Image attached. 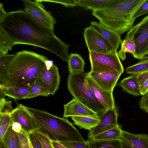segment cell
I'll return each instance as SVG.
<instances>
[{
  "instance_id": "cell-1",
  "label": "cell",
  "mask_w": 148,
  "mask_h": 148,
  "mask_svg": "<svg viewBox=\"0 0 148 148\" xmlns=\"http://www.w3.org/2000/svg\"><path fill=\"white\" fill-rule=\"evenodd\" d=\"M0 42L8 51L17 44L40 47L68 63L70 45L21 9L7 12L0 20Z\"/></svg>"
},
{
  "instance_id": "cell-2",
  "label": "cell",
  "mask_w": 148,
  "mask_h": 148,
  "mask_svg": "<svg viewBox=\"0 0 148 148\" xmlns=\"http://www.w3.org/2000/svg\"><path fill=\"white\" fill-rule=\"evenodd\" d=\"M45 56L23 50L18 52L9 63L0 70V88L31 86L45 68Z\"/></svg>"
},
{
  "instance_id": "cell-3",
  "label": "cell",
  "mask_w": 148,
  "mask_h": 148,
  "mask_svg": "<svg viewBox=\"0 0 148 148\" xmlns=\"http://www.w3.org/2000/svg\"><path fill=\"white\" fill-rule=\"evenodd\" d=\"M146 0H115L110 5L92 14L99 22L120 35L128 32L133 26L134 15Z\"/></svg>"
},
{
  "instance_id": "cell-4",
  "label": "cell",
  "mask_w": 148,
  "mask_h": 148,
  "mask_svg": "<svg viewBox=\"0 0 148 148\" xmlns=\"http://www.w3.org/2000/svg\"><path fill=\"white\" fill-rule=\"evenodd\" d=\"M25 107L41 126L40 130L47 134L51 140L58 142H86L67 119L58 117L45 111Z\"/></svg>"
},
{
  "instance_id": "cell-5",
  "label": "cell",
  "mask_w": 148,
  "mask_h": 148,
  "mask_svg": "<svg viewBox=\"0 0 148 148\" xmlns=\"http://www.w3.org/2000/svg\"><path fill=\"white\" fill-rule=\"evenodd\" d=\"M87 73L84 72L69 74L67 88L73 98L83 104L98 114L107 109L95 97L86 79Z\"/></svg>"
},
{
  "instance_id": "cell-6",
  "label": "cell",
  "mask_w": 148,
  "mask_h": 148,
  "mask_svg": "<svg viewBox=\"0 0 148 148\" xmlns=\"http://www.w3.org/2000/svg\"><path fill=\"white\" fill-rule=\"evenodd\" d=\"M91 71L106 72L116 71L121 73L124 68L118 51L113 53H103L89 51Z\"/></svg>"
},
{
  "instance_id": "cell-7",
  "label": "cell",
  "mask_w": 148,
  "mask_h": 148,
  "mask_svg": "<svg viewBox=\"0 0 148 148\" xmlns=\"http://www.w3.org/2000/svg\"><path fill=\"white\" fill-rule=\"evenodd\" d=\"M25 6L24 10L39 23L53 31L57 23L51 12L47 11L40 0L34 1L22 0Z\"/></svg>"
},
{
  "instance_id": "cell-8",
  "label": "cell",
  "mask_w": 148,
  "mask_h": 148,
  "mask_svg": "<svg viewBox=\"0 0 148 148\" xmlns=\"http://www.w3.org/2000/svg\"><path fill=\"white\" fill-rule=\"evenodd\" d=\"M83 36L89 51L103 53L117 52V50L90 26L85 28Z\"/></svg>"
},
{
  "instance_id": "cell-9",
  "label": "cell",
  "mask_w": 148,
  "mask_h": 148,
  "mask_svg": "<svg viewBox=\"0 0 148 148\" xmlns=\"http://www.w3.org/2000/svg\"><path fill=\"white\" fill-rule=\"evenodd\" d=\"M133 34L136 45V51L132 55L135 58L141 60L148 53V15L130 30Z\"/></svg>"
},
{
  "instance_id": "cell-10",
  "label": "cell",
  "mask_w": 148,
  "mask_h": 148,
  "mask_svg": "<svg viewBox=\"0 0 148 148\" xmlns=\"http://www.w3.org/2000/svg\"><path fill=\"white\" fill-rule=\"evenodd\" d=\"M13 122L20 123L23 129L29 134L41 129V126L35 118L26 108L25 106L18 104L11 113Z\"/></svg>"
},
{
  "instance_id": "cell-11",
  "label": "cell",
  "mask_w": 148,
  "mask_h": 148,
  "mask_svg": "<svg viewBox=\"0 0 148 148\" xmlns=\"http://www.w3.org/2000/svg\"><path fill=\"white\" fill-rule=\"evenodd\" d=\"M118 117L115 106L113 108L107 109L99 115V121L97 126L89 131L88 135V139H91L102 132L119 126Z\"/></svg>"
},
{
  "instance_id": "cell-12",
  "label": "cell",
  "mask_w": 148,
  "mask_h": 148,
  "mask_svg": "<svg viewBox=\"0 0 148 148\" xmlns=\"http://www.w3.org/2000/svg\"><path fill=\"white\" fill-rule=\"evenodd\" d=\"M60 80L58 68L54 64L49 70L45 67L39 74L37 79L49 95H52L59 87Z\"/></svg>"
},
{
  "instance_id": "cell-13",
  "label": "cell",
  "mask_w": 148,
  "mask_h": 148,
  "mask_svg": "<svg viewBox=\"0 0 148 148\" xmlns=\"http://www.w3.org/2000/svg\"><path fill=\"white\" fill-rule=\"evenodd\" d=\"M121 74L116 71L106 72L90 71L87 73V75L91 77L100 87L112 92Z\"/></svg>"
},
{
  "instance_id": "cell-14",
  "label": "cell",
  "mask_w": 148,
  "mask_h": 148,
  "mask_svg": "<svg viewBox=\"0 0 148 148\" xmlns=\"http://www.w3.org/2000/svg\"><path fill=\"white\" fill-rule=\"evenodd\" d=\"M63 116H89L98 118L99 114L77 99L73 98L64 106Z\"/></svg>"
},
{
  "instance_id": "cell-15",
  "label": "cell",
  "mask_w": 148,
  "mask_h": 148,
  "mask_svg": "<svg viewBox=\"0 0 148 148\" xmlns=\"http://www.w3.org/2000/svg\"><path fill=\"white\" fill-rule=\"evenodd\" d=\"M86 79L95 97L102 105L107 110L113 108L115 106L112 92L100 87L87 75Z\"/></svg>"
},
{
  "instance_id": "cell-16",
  "label": "cell",
  "mask_w": 148,
  "mask_h": 148,
  "mask_svg": "<svg viewBox=\"0 0 148 148\" xmlns=\"http://www.w3.org/2000/svg\"><path fill=\"white\" fill-rule=\"evenodd\" d=\"M90 26L117 50L122 41L120 35L100 22L92 21L90 23Z\"/></svg>"
},
{
  "instance_id": "cell-17",
  "label": "cell",
  "mask_w": 148,
  "mask_h": 148,
  "mask_svg": "<svg viewBox=\"0 0 148 148\" xmlns=\"http://www.w3.org/2000/svg\"><path fill=\"white\" fill-rule=\"evenodd\" d=\"M121 138L131 148H148V135L146 134H136L122 130Z\"/></svg>"
},
{
  "instance_id": "cell-18",
  "label": "cell",
  "mask_w": 148,
  "mask_h": 148,
  "mask_svg": "<svg viewBox=\"0 0 148 148\" xmlns=\"http://www.w3.org/2000/svg\"><path fill=\"white\" fill-rule=\"evenodd\" d=\"M137 75H132L123 79L119 85L126 92L135 96L141 95L140 86L138 83Z\"/></svg>"
},
{
  "instance_id": "cell-19",
  "label": "cell",
  "mask_w": 148,
  "mask_h": 148,
  "mask_svg": "<svg viewBox=\"0 0 148 148\" xmlns=\"http://www.w3.org/2000/svg\"><path fill=\"white\" fill-rule=\"evenodd\" d=\"M121 49L118 53L119 57L122 60L126 58V53H128L133 55L136 51V45L133 34L129 30L125 38L121 43Z\"/></svg>"
},
{
  "instance_id": "cell-20",
  "label": "cell",
  "mask_w": 148,
  "mask_h": 148,
  "mask_svg": "<svg viewBox=\"0 0 148 148\" xmlns=\"http://www.w3.org/2000/svg\"><path fill=\"white\" fill-rule=\"evenodd\" d=\"M30 87H6L0 88V93L15 100L25 99L28 95Z\"/></svg>"
},
{
  "instance_id": "cell-21",
  "label": "cell",
  "mask_w": 148,
  "mask_h": 148,
  "mask_svg": "<svg viewBox=\"0 0 148 148\" xmlns=\"http://www.w3.org/2000/svg\"><path fill=\"white\" fill-rule=\"evenodd\" d=\"M67 63L70 73L76 74L84 72L85 62L81 56L78 54L71 53L69 55Z\"/></svg>"
},
{
  "instance_id": "cell-22",
  "label": "cell",
  "mask_w": 148,
  "mask_h": 148,
  "mask_svg": "<svg viewBox=\"0 0 148 148\" xmlns=\"http://www.w3.org/2000/svg\"><path fill=\"white\" fill-rule=\"evenodd\" d=\"M115 0H77V5L87 10H97L112 3Z\"/></svg>"
},
{
  "instance_id": "cell-23",
  "label": "cell",
  "mask_w": 148,
  "mask_h": 148,
  "mask_svg": "<svg viewBox=\"0 0 148 148\" xmlns=\"http://www.w3.org/2000/svg\"><path fill=\"white\" fill-rule=\"evenodd\" d=\"M71 118L75 125L80 129L90 130L97 126L99 121L98 118L89 116H73Z\"/></svg>"
},
{
  "instance_id": "cell-24",
  "label": "cell",
  "mask_w": 148,
  "mask_h": 148,
  "mask_svg": "<svg viewBox=\"0 0 148 148\" xmlns=\"http://www.w3.org/2000/svg\"><path fill=\"white\" fill-rule=\"evenodd\" d=\"M90 148H121V139L109 140H95L88 139L86 141Z\"/></svg>"
},
{
  "instance_id": "cell-25",
  "label": "cell",
  "mask_w": 148,
  "mask_h": 148,
  "mask_svg": "<svg viewBox=\"0 0 148 148\" xmlns=\"http://www.w3.org/2000/svg\"><path fill=\"white\" fill-rule=\"evenodd\" d=\"M122 131L119 125L102 132L95 136L92 139L95 140H109L120 139Z\"/></svg>"
},
{
  "instance_id": "cell-26",
  "label": "cell",
  "mask_w": 148,
  "mask_h": 148,
  "mask_svg": "<svg viewBox=\"0 0 148 148\" xmlns=\"http://www.w3.org/2000/svg\"><path fill=\"white\" fill-rule=\"evenodd\" d=\"M126 73L131 75H138L148 72V58L140 60L136 64L128 66L126 69Z\"/></svg>"
},
{
  "instance_id": "cell-27",
  "label": "cell",
  "mask_w": 148,
  "mask_h": 148,
  "mask_svg": "<svg viewBox=\"0 0 148 148\" xmlns=\"http://www.w3.org/2000/svg\"><path fill=\"white\" fill-rule=\"evenodd\" d=\"M0 142L5 148H17L16 133L12 130V126L8 129Z\"/></svg>"
},
{
  "instance_id": "cell-28",
  "label": "cell",
  "mask_w": 148,
  "mask_h": 148,
  "mask_svg": "<svg viewBox=\"0 0 148 148\" xmlns=\"http://www.w3.org/2000/svg\"><path fill=\"white\" fill-rule=\"evenodd\" d=\"M13 123L11 113L0 114V141Z\"/></svg>"
},
{
  "instance_id": "cell-29",
  "label": "cell",
  "mask_w": 148,
  "mask_h": 148,
  "mask_svg": "<svg viewBox=\"0 0 148 148\" xmlns=\"http://www.w3.org/2000/svg\"><path fill=\"white\" fill-rule=\"evenodd\" d=\"M49 95L47 90L37 81L30 87L28 95L25 99H31L38 96L48 97Z\"/></svg>"
},
{
  "instance_id": "cell-30",
  "label": "cell",
  "mask_w": 148,
  "mask_h": 148,
  "mask_svg": "<svg viewBox=\"0 0 148 148\" xmlns=\"http://www.w3.org/2000/svg\"><path fill=\"white\" fill-rule=\"evenodd\" d=\"M17 148H33L29 134L23 130L19 133H16Z\"/></svg>"
},
{
  "instance_id": "cell-31",
  "label": "cell",
  "mask_w": 148,
  "mask_h": 148,
  "mask_svg": "<svg viewBox=\"0 0 148 148\" xmlns=\"http://www.w3.org/2000/svg\"><path fill=\"white\" fill-rule=\"evenodd\" d=\"M40 142L42 148H53L51 139L48 135L40 130H37L33 133Z\"/></svg>"
},
{
  "instance_id": "cell-32",
  "label": "cell",
  "mask_w": 148,
  "mask_h": 148,
  "mask_svg": "<svg viewBox=\"0 0 148 148\" xmlns=\"http://www.w3.org/2000/svg\"><path fill=\"white\" fill-rule=\"evenodd\" d=\"M3 95H1L0 99V114L11 113L14 110L12 106L11 101H7Z\"/></svg>"
},
{
  "instance_id": "cell-33",
  "label": "cell",
  "mask_w": 148,
  "mask_h": 148,
  "mask_svg": "<svg viewBox=\"0 0 148 148\" xmlns=\"http://www.w3.org/2000/svg\"><path fill=\"white\" fill-rule=\"evenodd\" d=\"M59 142L68 148H90L86 141L85 142L76 141Z\"/></svg>"
},
{
  "instance_id": "cell-34",
  "label": "cell",
  "mask_w": 148,
  "mask_h": 148,
  "mask_svg": "<svg viewBox=\"0 0 148 148\" xmlns=\"http://www.w3.org/2000/svg\"><path fill=\"white\" fill-rule=\"evenodd\" d=\"M43 2H49L61 4L67 7H74L77 5V0H40Z\"/></svg>"
},
{
  "instance_id": "cell-35",
  "label": "cell",
  "mask_w": 148,
  "mask_h": 148,
  "mask_svg": "<svg viewBox=\"0 0 148 148\" xmlns=\"http://www.w3.org/2000/svg\"><path fill=\"white\" fill-rule=\"evenodd\" d=\"M148 13V0H146L138 9L134 13L133 19L135 21L138 17Z\"/></svg>"
},
{
  "instance_id": "cell-36",
  "label": "cell",
  "mask_w": 148,
  "mask_h": 148,
  "mask_svg": "<svg viewBox=\"0 0 148 148\" xmlns=\"http://www.w3.org/2000/svg\"><path fill=\"white\" fill-rule=\"evenodd\" d=\"M15 54H6L0 56V70L6 66L14 58Z\"/></svg>"
},
{
  "instance_id": "cell-37",
  "label": "cell",
  "mask_w": 148,
  "mask_h": 148,
  "mask_svg": "<svg viewBox=\"0 0 148 148\" xmlns=\"http://www.w3.org/2000/svg\"><path fill=\"white\" fill-rule=\"evenodd\" d=\"M139 105L141 109L148 113V92L140 99Z\"/></svg>"
},
{
  "instance_id": "cell-38",
  "label": "cell",
  "mask_w": 148,
  "mask_h": 148,
  "mask_svg": "<svg viewBox=\"0 0 148 148\" xmlns=\"http://www.w3.org/2000/svg\"><path fill=\"white\" fill-rule=\"evenodd\" d=\"M29 135L33 148H42L39 140L33 134L31 133Z\"/></svg>"
},
{
  "instance_id": "cell-39",
  "label": "cell",
  "mask_w": 148,
  "mask_h": 148,
  "mask_svg": "<svg viewBox=\"0 0 148 148\" xmlns=\"http://www.w3.org/2000/svg\"><path fill=\"white\" fill-rule=\"evenodd\" d=\"M137 79L139 85L142 86L148 79V72L139 74L137 76Z\"/></svg>"
},
{
  "instance_id": "cell-40",
  "label": "cell",
  "mask_w": 148,
  "mask_h": 148,
  "mask_svg": "<svg viewBox=\"0 0 148 148\" xmlns=\"http://www.w3.org/2000/svg\"><path fill=\"white\" fill-rule=\"evenodd\" d=\"M12 130L16 133H19L23 131V129L21 124L17 122H14L12 125Z\"/></svg>"
},
{
  "instance_id": "cell-41",
  "label": "cell",
  "mask_w": 148,
  "mask_h": 148,
  "mask_svg": "<svg viewBox=\"0 0 148 148\" xmlns=\"http://www.w3.org/2000/svg\"><path fill=\"white\" fill-rule=\"evenodd\" d=\"M141 95L144 96L148 92V79L141 86H140Z\"/></svg>"
},
{
  "instance_id": "cell-42",
  "label": "cell",
  "mask_w": 148,
  "mask_h": 148,
  "mask_svg": "<svg viewBox=\"0 0 148 148\" xmlns=\"http://www.w3.org/2000/svg\"><path fill=\"white\" fill-rule=\"evenodd\" d=\"M51 142L53 148H68L57 141L51 140Z\"/></svg>"
},
{
  "instance_id": "cell-43",
  "label": "cell",
  "mask_w": 148,
  "mask_h": 148,
  "mask_svg": "<svg viewBox=\"0 0 148 148\" xmlns=\"http://www.w3.org/2000/svg\"><path fill=\"white\" fill-rule=\"evenodd\" d=\"M7 13L4 9L3 3H0V20L4 17Z\"/></svg>"
},
{
  "instance_id": "cell-44",
  "label": "cell",
  "mask_w": 148,
  "mask_h": 148,
  "mask_svg": "<svg viewBox=\"0 0 148 148\" xmlns=\"http://www.w3.org/2000/svg\"><path fill=\"white\" fill-rule=\"evenodd\" d=\"M53 61L52 60H47L45 62V68L47 70H49L54 65Z\"/></svg>"
},
{
  "instance_id": "cell-45",
  "label": "cell",
  "mask_w": 148,
  "mask_h": 148,
  "mask_svg": "<svg viewBox=\"0 0 148 148\" xmlns=\"http://www.w3.org/2000/svg\"><path fill=\"white\" fill-rule=\"evenodd\" d=\"M120 139L121 143V148H131L125 141L122 139Z\"/></svg>"
},
{
  "instance_id": "cell-46",
  "label": "cell",
  "mask_w": 148,
  "mask_h": 148,
  "mask_svg": "<svg viewBox=\"0 0 148 148\" xmlns=\"http://www.w3.org/2000/svg\"><path fill=\"white\" fill-rule=\"evenodd\" d=\"M148 53H147V54L144 55L142 58L141 60L145 59H148Z\"/></svg>"
},
{
  "instance_id": "cell-47",
  "label": "cell",
  "mask_w": 148,
  "mask_h": 148,
  "mask_svg": "<svg viewBox=\"0 0 148 148\" xmlns=\"http://www.w3.org/2000/svg\"><path fill=\"white\" fill-rule=\"evenodd\" d=\"M0 148H5L3 143L0 142Z\"/></svg>"
},
{
  "instance_id": "cell-48",
  "label": "cell",
  "mask_w": 148,
  "mask_h": 148,
  "mask_svg": "<svg viewBox=\"0 0 148 148\" xmlns=\"http://www.w3.org/2000/svg\"></svg>"
}]
</instances>
